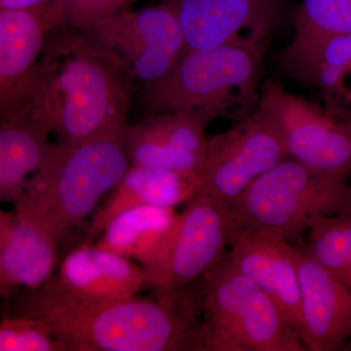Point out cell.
Masks as SVG:
<instances>
[{"label":"cell","instance_id":"6da1fadb","mask_svg":"<svg viewBox=\"0 0 351 351\" xmlns=\"http://www.w3.org/2000/svg\"><path fill=\"white\" fill-rule=\"evenodd\" d=\"M134 80L86 32L59 27L2 108L0 123L34 127L64 145L124 137Z\"/></svg>","mask_w":351,"mask_h":351},{"label":"cell","instance_id":"7a4b0ae2","mask_svg":"<svg viewBox=\"0 0 351 351\" xmlns=\"http://www.w3.org/2000/svg\"><path fill=\"white\" fill-rule=\"evenodd\" d=\"M17 311L45 323L66 351H196L198 297L186 287L156 299L97 300L47 281L25 291Z\"/></svg>","mask_w":351,"mask_h":351},{"label":"cell","instance_id":"3957f363","mask_svg":"<svg viewBox=\"0 0 351 351\" xmlns=\"http://www.w3.org/2000/svg\"><path fill=\"white\" fill-rule=\"evenodd\" d=\"M126 137L80 145L53 143L24 195L13 205L14 213L61 244L130 167Z\"/></svg>","mask_w":351,"mask_h":351},{"label":"cell","instance_id":"277c9868","mask_svg":"<svg viewBox=\"0 0 351 351\" xmlns=\"http://www.w3.org/2000/svg\"><path fill=\"white\" fill-rule=\"evenodd\" d=\"M267 49V45L226 44L186 51L169 75L144 86L145 112L191 113L207 125L248 117L260 103Z\"/></svg>","mask_w":351,"mask_h":351},{"label":"cell","instance_id":"5b68a950","mask_svg":"<svg viewBox=\"0 0 351 351\" xmlns=\"http://www.w3.org/2000/svg\"><path fill=\"white\" fill-rule=\"evenodd\" d=\"M196 351H306L274 302L228 253L201 278Z\"/></svg>","mask_w":351,"mask_h":351},{"label":"cell","instance_id":"8992f818","mask_svg":"<svg viewBox=\"0 0 351 351\" xmlns=\"http://www.w3.org/2000/svg\"><path fill=\"white\" fill-rule=\"evenodd\" d=\"M235 232L295 241L309 221L319 216H345L351 204L346 179L311 169L286 158L226 203Z\"/></svg>","mask_w":351,"mask_h":351},{"label":"cell","instance_id":"52a82bcc","mask_svg":"<svg viewBox=\"0 0 351 351\" xmlns=\"http://www.w3.org/2000/svg\"><path fill=\"white\" fill-rule=\"evenodd\" d=\"M289 158L278 127L257 108L208 140L197 195L230 202L261 176Z\"/></svg>","mask_w":351,"mask_h":351},{"label":"cell","instance_id":"ba28073f","mask_svg":"<svg viewBox=\"0 0 351 351\" xmlns=\"http://www.w3.org/2000/svg\"><path fill=\"white\" fill-rule=\"evenodd\" d=\"M258 108L278 127L290 158L324 174L351 175V129L345 121L274 80L263 82Z\"/></svg>","mask_w":351,"mask_h":351},{"label":"cell","instance_id":"9c48e42d","mask_svg":"<svg viewBox=\"0 0 351 351\" xmlns=\"http://www.w3.org/2000/svg\"><path fill=\"white\" fill-rule=\"evenodd\" d=\"M85 32L117 55L144 86L169 75L188 51L181 25L165 2L124 9Z\"/></svg>","mask_w":351,"mask_h":351},{"label":"cell","instance_id":"30bf717a","mask_svg":"<svg viewBox=\"0 0 351 351\" xmlns=\"http://www.w3.org/2000/svg\"><path fill=\"white\" fill-rule=\"evenodd\" d=\"M233 230L226 202L196 195L179 214L162 258L147 276V287L165 294L199 280L225 256Z\"/></svg>","mask_w":351,"mask_h":351},{"label":"cell","instance_id":"8fae6325","mask_svg":"<svg viewBox=\"0 0 351 351\" xmlns=\"http://www.w3.org/2000/svg\"><path fill=\"white\" fill-rule=\"evenodd\" d=\"M181 25L188 50L226 44L269 45L289 0H163Z\"/></svg>","mask_w":351,"mask_h":351},{"label":"cell","instance_id":"7c38bea8","mask_svg":"<svg viewBox=\"0 0 351 351\" xmlns=\"http://www.w3.org/2000/svg\"><path fill=\"white\" fill-rule=\"evenodd\" d=\"M301 293L299 335L309 351H332L351 337V290L306 249L297 248Z\"/></svg>","mask_w":351,"mask_h":351},{"label":"cell","instance_id":"4fadbf2b","mask_svg":"<svg viewBox=\"0 0 351 351\" xmlns=\"http://www.w3.org/2000/svg\"><path fill=\"white\" fill-rule=\"evenodd\" d=\"M228 252L237 269L276 304L297 332L301 293L295 247L284 240L249 232H233Z\"/></svg>","mask_w":351,"mask_h":351},{"label":"cell","instance_id":"5bb4252c","mask_svg":"<svg viewBox=\"0 0 351 351\" xmlns=\"http://www.w3.org/2000/svg\"><path fill=\"white\" fill-rule=\"evenodd\" d=\"M48 281L69 294L97 300L126 299L147 287L142 265L89 242L73 249Z\"/></svg>","mask_w":351,"mask_h":351},{"label":"cell","instance_id":"9a60e30c","mask_svg":"<svg viewBox=\"0 0 351 351\" xmlns=\"http://www.w3.org/2000/svg\"><path fill=\"white\" fill-rule=\"evenodd\" d=\"M58 247L38 226L0 208V298L47 282L54 276Z\"/></svg>","mask_w":351,"mask_h":351},{"label":"cell","instance_id":"2e32d148","mask_svg":"<svg viewBox=\"0 0 351 351\" xmlns=\"http://www.w3.org/2000/svg\"><path fill=\"white\" fill-rule=\"evenodd\" d=\"M197 173L132 166L92 216L89 237H99L115 217L141 206L175 208L197 195Z\"/></svg>","mask_w":351,"mask_h":351},{"label":"cell","instance_id":"e0dca14e","mask_svg":"<svg viewBox=\"0 0 351 351\" xmlns=\"http://www.w3.org/2000/svg\"><path fill=\"white\" fill-rule=\"evenodd\" d=\"M59 27L51 0L29 10H0V112Z\"/></svg>","mask_w":351,"mask_h":351},{"label":"cell","instance_id":"ac0fdd59","mask_svg":"<svg viewBox=\"0 0 351 351\" xmlns=\"http://www.w3.org/2000/svg\"><path fill=\"white\" fill-rule=\"evenodd\" d=\"M178 218L175 208H133L115 217L99 235L95 245L137 261L147 277L162 258Z\"/></svg>","mask_w":351,"mask_h":351},{"label":"cell","instance_id":"d6986e66","mask_svg":"<svg viewBox=\"0 0 351 351\" xmlns=\"http://www.w3.org/2000/svg\"><path fill=\"white\" fill-rule=\"evenodd\" d=\"M49 137L34 127L0 123V204L15 205L21 199L49 152Z\"/></svg>","mask_w":351,"mask_h":351},{"label":"cell","instance_id":"ffe728a7","mask_svg":"<svg viewBox=\"0 0 351 351\" xmlns=\"http://www.w3.org/2000/svg\"><path fill=\"white\" fill-rule=\"evenodd\" d=\"M126 151L132 166L182 173H197L203 160L174 147L151 117L129 127Z\"/></svg>","mask_w":351,"mask_h":351},{"label":"cell","instance_id":"44dd1931","mask_svg":"<svg viewBox=\"0 0 351 351\" xmlns=\"http://www.w3.org/2000/svg\"><path fill=\"white\" fill-rule=\"evenodd\" d=\"M306 232L308 253L351 290V217H315Z\"/></svg>","mask_w":351,"mask_h":351},{"label":"cell","instance_id":"7402d4cb","mask_svg":"<svg viewBox=\"0 0 351 351\" xmlns=\"http://www.w3.org/2000/svg\"><path fill=\"white\" fill-rule=\"evenodd\" d=\"M294 36L351 34V0H301L293 13Z\"/></svg>","mask_w":351,"mask_h":351},{"label":"cell","instance_id":"603a6c76","mask_svg":"<svg viewBox=\"0 0 351 351\" xmlns=\"http://www.w3.org/2000/svg\"><path fill=\"white\" fill-rule=\"evenodd\" d=\"M0 351H66L43 321L17 314L0 321Z\"/></svg>","mask_w":351,"mask_h":351},{"label":"cell","instance_id":"cb8c5ba5","mask_svg":"<svg viewBox=\"0 0 351 351\" xmlns=\"http://www.w3.org/2000/svg\"><path fill=\"white\" fill-rule=\"evenodd\" d=\"M138 0H51L63 27L88 32Z\"/></svg>","mask_w":351,"mask_h":351},{"label":"cell","instance_id":"d4e9b609","mask_svg":"<svg viewBox=\"0 0 351 351\" xmlns=\"http://www.w3.org/2000/svg\"><path fill=\"white\" fill-rule=\"evenodd\" d=\"M351 44V34H348ZM324 110L335 119L345 121L351 117V58L341 73L336 91L324 106Z\"/></svg>","mask_w":351,"mask_h":351},{"label":"cell","instance_id":"484cf974","mask_svg":"<svg viewBox=\"0 0 351 351\" xmlns=\"http://www.w3.org/2000/svg\"><path fill=\"white\" fill-rule=\"evenodd\" d=\"M50 0H0V10H29L45 5Z\"/></svg>","mask_w":351,"mask_h":351},{"label":"cell","instance_id":"4316f807","mask_svg":"<svg viewBox=\"0 0 351 351\" xmlns=\"http://www.w3.org/2000/svg\"><path fill=\"white\" fill-rule=\"evenodd\" d=\"M345 122L346 124H348V126L350 127V129H351V117H350V119L345 120Z\"/></svg>","mask_w":351,"mask_h":351},{"label":"cell","instance_id":"83f0119b","mask_svg":"<svg viewBox=\"0 0 351 351\" xmlns=\"http://www.w3.org/2000/svg\"><path fill=\"white\" fill-rule=\"evenodd\" d=\"M345 216L351 217V204H350V210H348V214L345 215Z\"/></svg>","mask_w":351,"mask_h":351},{"label":"cell","instance_id":"f1b7e54d","mask_svg":"<svg viewBox=\"0 0 351 351\" xmlns=\"http://www.w3.org/2000/svg\"><path fill=\"white\" fill-rule=\"evenodd\" d=\"M348 350H351V337L350 339V345L348 346Z\"/></svg>","mask_w":351,"mask_h":351}]
</instances>
